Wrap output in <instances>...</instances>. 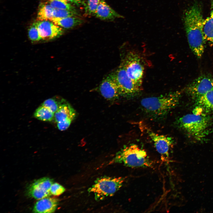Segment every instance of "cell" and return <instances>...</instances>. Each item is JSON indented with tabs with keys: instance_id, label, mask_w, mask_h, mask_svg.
<instances>
[{
	"instance_id": "cell-1",
	"label": "cell",
	"mask_w": 213,
	"mask_h": 213,
	"mask_svg": "<svg viewBox=\"0 0 213 213\" xmlns=\"http://www.w3.org/2000/svg\"><path fill=\"white\" fill-rule=\"evenodd\" d=\"M184 20L190 48L197 57L200 58L204 51L206 40L203 32L204 20L198 4H194L186 11Z\"/></svg>"
},
{
	"instance_id": "cell-2",
	"label": "cell",
	"mask_w": 213,
	"mask_h": 213,
	"mask_svg": "<svg viewBox=\"0 0 213 213\" xmlns=\"http://www.w3.org/2000/svg\"><path fill=\"white\" fill-rule=\"evenodd\" d=\"M181 92L177 91L156 96L144 98L141 101L143 110L154 119L165 117L178 104Z\"/></svg>"
},
{
	"instance_id": "cell-3",
	"label": "cell",
	"mask_w": 213,
	"mask_h": 213,
	"mask_svg": "<svg viewBox=\"0 0 213 213\" xmlns=\"http://www.w3.org/2000/svg\"><path fill=\"white\" fill-rule=\"evenodd\" d=\"M110 163L122 164L133 168H152L153 162L143 149L135 144L126 146L117 152Z\"/></svg>"
},
{
	"instance_id": "cell-4",
	"label": "cell",
	"mask_w": 213,
	"mask_h": 213,
	"mask_svg": "<svg viewBox=\"0 0 213 213\" xmlns=\"http://www.w3.org/2000/svg\"><path fill=\"white\" fill-rule=\"evenodd\" d=\"M211 123L210 119L203 113L186 114L176 122L179 128L199 141L203 139L208 135Z\"/></svg>"
},
{
	"instance_id": "cell-5",
	"label": "cell",
	"mask_w": 213,
	"mask_h": 213,
	"mask_svg": "<svg viewBox=\"0 0 213 213\" xmlns=\"http://www.w3.org/2000/svg\"><path fill=\"white\" fill-rule=\"evenodd\" d=\"M126 178L103 177L97 179L88 190L97 201L114 195L122 186Z\"/></svg>"
},
{
	"instance_id": "cell-6",
	"label": "cell",
	"mask_w": 213,
	"mask_h": 213,
	"mask_svg": "<svg viewBox=\"0 0 213 213\" xmlns=\"http://www.w3.org/2000/svg\"><path fill=\"white\" fill-rule=\"evenodd\" d=\"M139 127L153 142L157 151L160 155L161 159L167 162L170 151L173 144V139L170 137L156 133L143 122H140Z\"/></svg>"
},
{
	"instance_id": "cell-7",
	"label": "cell",
	"mask_w": 213,
	"mask_h": 213,
	"mask_svg": "<svg viewBox=\"0 0 213 213\" xmlns=\"http://www.w3.org/2000/svg\"><path fill=\"white\" fill-rule=\"evenodd\" d=\"M122 64L128 76L141 88L144 68L140 56L135 52L130 51Z\"/></svg>"
},
{
	"instance_id": "cell-8",
	"label": "cell",
	"mask_w": 213,
	"mask_h": 213,
	"mask_svg": "<svg viewBox=\"0 0 213 213\" xmlns=\"http://www.w3.org/2000/svg\"><path fill=\"white\" fill-rule=\"evenodd\" d=\"M111 74L118 86L122 96H132L141 91V88L134 83L128 76L122 64Z\"/></svg>"
},
{
	"instance_id": "cell-9",
	"label": "cell",
	"mask_w": 213,
	"mask_h": 213,
	"mask_svg": "<svg viewBox=\"0 0 213 213\" xmlns=\"http://www.w3.org/2000/svg\"><path fill=\"white\" fill-rule=\"evenodd\" d=\"M213 90V76L203 75L199 77L188 85L186 93L192 98L197 99Z\"/></svg>"
},
{
	"instance_id": "cell-10",
	"label": "cell",
	"mask_w": 213,
	"mask_h": 213,
	"mask_svg": "<svg viewBox=\"0 0 213 213\" xmlns=\"http://www.w3.org/2000/svg\"><path fill=\"white\" fill-rule=\"evenodd\" d=\"M54 183L53 180L45 177L35 180L28 187L27 194L29 196L40 199L51 195L50 189Z\"/></svg>"
},
{
	"instance_id": "cell-11",
	"label": "cell",
	"mask_w": 213,
	"mask_h": 213,
	"mask_svg": "<svg viewBox=\"0 0 213 213\" xmlns=\"http://www.w3.org/2000/svg\"><path fill=\"white\" fill-rule=\"evenodd\" d=\"M76 116L75 110L65 101L60 106L54 114V118L58 129L61 131L67 129Z\"/></svg>"
},
{
	"instance_id": "cell-12",
	"label": "cell",
	"mask_w": 213,
	"mask_h": 213,
	"mask_svg": "<svg viewBox=\"0 0 213 213\" xmlns=\"http://www.w3.org/2000/svg\"><path fill=\"white\" fill-rule=\"evenodd\" d=\"M36 23L42 39L48 40L57 38L64 33L62 28L49 20L38 21Z\"/></svg>"
},
{
	"instance_id": "cell-13",
	"label": "cell",
	"mask_w": 213,
	"mask_h": 213,
	"mask_svg": "<svg viewBox=\"0 0 213 213\" xmlns=\"http://www.w3.org/2000/svg\"><path fill=\"white\" fill-rule=\"evenodd\" d=\"M99 90L101 95L109 100H114L122 96L118 86L111 74L102 80Z\"/></svg>"
},
{
	"instance_id": "cell-14",
	"label": "cell",
	"mask_w": 213,
	"mask_h": 213,
	"mask_svg": "<svg viewBox=\"0 0 213 213\" xmlns=\"http://www.w3.org/2000/svg\"><path fill=\"white\" fill-rule=\"evenodd\" d=\"M93 15L102 20H112L123 18L107 4L104 0H101Z\"/></svg>"
},
{
	"instance_id": "cell-15",
	"label": "cell",
	"mask_w": 213,
	"mask_h": 213,
	"mask_svg": "<svg viewBox=\"0 0 213 213\" xmlns=\"http://www.w3.org/2000/svg\"><path fill=\"white\" fill-rule=\"evenodd\" d=\"M59 200L54 197H46L39 199L34 205V213H53L56 209Z\"/></svg>"
},
{
	"instance_id": "cell-16",
	"label": "cell",
	"mask_w": 213,
	"mask_h": 213,
	"mask_svg": "<svg viewBox=\"0 0 213 213\" xmlns=\"http://www.w3.org/2000/svg\"><path fill=\"white\" fill-rule=\"evenodd\" d=\"M50 21L63 28L67 29L80 25L84 21L83 20L78 16L64 18L53 17Z\"/></svg>"
},
{
	"instance_id": "cell-17",
	"label": "cell",
	"mask_w": 213,
	"mask_h": 213,
	"mask_svg": "<svg viewBox=\"0 0 213 213\" xmlns=\"http://www.w3.org/2000/svg\"><path fill=\"white\" fill-rule=\"evenodd\" d=\"M197 107L206 112H213V90L196 99Z\"/></svg>"
},
{
	"instance_id": "cell-18",
	"label": "cell",
	"mask_w": 213,
	"mask_h": 213,
	"mask_svg": "<svg viewBox=\"0 0 213 213\" xmlns=\"http://www.w3.org/2000/svg\"><path fill=\"white\" fill-rule=\"evenodd\" d=\"M54 9L46 1L41 3L37 13V20H50L54 17Z\"/></svg>"
},
{
	"instance_id": "cell-19",
	"label": "cell",
	"mask_w": 213,
	"mask_h": 213,
	"mask_svg": "<svg viewBox=\"0 0 213 213\" xmlns=\"http://www.w3.org/2000/svg\"><path fill=\"white\" fill-rule=\"evenodd\" d=\"M211 5L210 15L204 20L203 32L206 40L213 43V0Z\"/></svg>"
},
{
	"instance_id": "cell-20",
	"label": "cell",
	"mask_w": 213,
	"mask_h": 213,
	"mask_svg": "<svg viewBox=\"0 0 213 213\" xmlns=\"http://www.w3.org/2000/svg\"><path fill=\"white\" fill-rule=\"evenodd\" d=\"M54 114L49 109L41 104L36 110L34 115L40 120L50 121L54 118Z\"/></svg>"
},
{
	"instance_id": "cell-21",
	"label": "cell",
	"mask_w": 213,
	"mask_h": 213,
	"mask_svg": "<svg viewBox=\"0 0 213 213\" xmlns=\"http://www.w3.org/2000/svg\"><path fill=\"white\" fill-rule=\"evenodd\" d=\"M54 9L77 10L72 4L66 0H46Z\"/></svg>"
},
{
	"instance_id": "cell-22",
	"label": "cell",
	"mask_w": 213,
	"mask_h": 213,
	"mask_svg": "<svg viewBox=\"0 0 213 213\" xmlns=\"http://www.w3.org/2000/svg\"><path fill=\"white\" fill-rule=\"evenodd\" d=\"M65 101L63 99L57 97L46 100L42 105L49 109L54 113L60 106Z\"/></svg>"
},
{
	"instance_id": "cell-23",
	"label": "cell",
	"mask_w": 213,
	"mask_h": 213,
	"mask_svg": "<svg viewBox=\"0 0 213 213\" xmlns=\"http://www.w3.org/2000/svg\"><path fill=\"white\" fill-rule=\"evenodd\" d=\"M101 0H83V5L85 14L93 15Z\"/></svg>"
},
{
	"instance_id": "cell-24",
	"label": "cell",
	"mask_w": 213,
	"mask_h": 213,
	"mask_svg": "<svg viewBox=\"0 0 213 213\" xmlns=\"http://www.w3.org/2000/svg\"><path fill=\"white\" fill-rule=\"evenodd\" d=\"M79 15V13L77 10L55 9L54 13V17L64 18L78 16Z\"/></svg>"
},
{
	"instance_id": "cell-25",
	"label": "cell",
	"mask_w": 213,
	"mask_h": 213,
	"mask_svg": "<svg viewBox=\"0 0 213 213\" xmlns=\"http://www.w3.org/2000/svg\"><path fill=\"white\" fill-rule=\"evenodd\" d=\"M28 33L29 38L32 42L38 41L42 39L40 36L36 22L32 24L29 27Z\"/></svg>"
},
{
	"instance_id": "cell-26",
	"label": "cell",
	"mask_w": 213,
	"mask_h": 213,
	"mask_svg": "<svg viewBox=\"0 0 213 213\" xmlns=\"http://www.w3.org/2000/svg\"><path fill=\"white\" fill-rule=\"evenodd\" d=\"M65 191V188L62 186L57 183H54L51 185L50 189L51 193L54 196L60 195Z\"/></svg>"
},
{
	"instance_id": "cell-27",
	"label": "cell",
	"mask_w": 213,
	"mask_h": 213,
	"mask_svg": "<svg viewBox=\"0 0 213 213\" xmlns=\"http://www.w3.org/2000/svg\"><path fill=\"white\" fill-rule=\"evenodd\" d=\"M71 4L77 6L82 4L83 0H66Z\"/></svg>"
}]
</instances>
